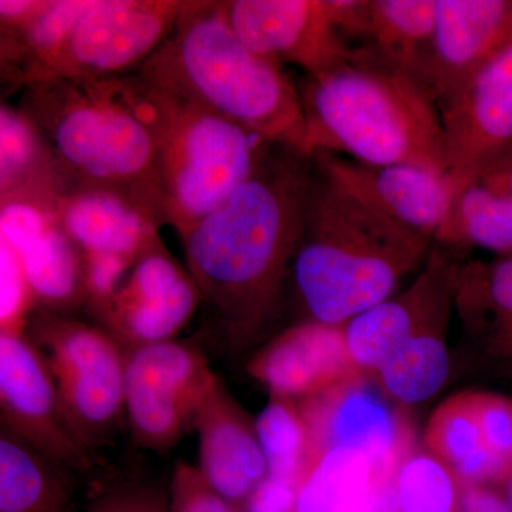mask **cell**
Returning a JSON list of instances; mask_svg holds the SVG:
<instances>
[{
    "label": "cell",
    "instance_id": "52a82bcc",
    "mask_svg": "<svg viewBox=\"0 0 512 512\" xmlns=\"http://www.w3.org/2000/svg\"><path fill=\"white\" fill-rule=\"evenodd\" d=\"M25 333L45 357L74 433L94 453L126 420L127 350L99 325L42 309Z\"/></svg>",
    "mask_w": 512,
    "mask_h": 512
},
{
    "label": "cell",
    "instance_id": "5bb4252c",
    "mask_svg": "<svg viewBox=\"0 0 512 512\" xmlns=\"http://www.w3.org/2000/svg\"><path fill=\"white\" fill-rule=\"evenodd\" d=\"M298 404L311 433L313 458L329 448H352L365 453L383 477L396 473L413 450L406 421L365 375Z\"/></svg>",
    "mask_w": 512,
    "mask_h": 512
},
{
    "label": "cell",
    "instance_id": "44dd1931",
    "mask_svg": "<svg viewBox=\"0 0 512 512\" xmlns=\"http://www.w3.org/2000/svg\"><path fill=\"white\" fill-rule=\"evenodd\" d=\"M333 6L349 42L360 40L359 49L421 83L436 30L437 0H333Z\"/></svg>",
    "mask_w": 512,
    "mask_h": 512
},
{
    "label": "cell",
    "instance_id": "484cf974",
    "mask_svg": "<svg viewBox=\"0 0 512 512\" xmlns=\"http://www.w3.org/2000/svg\"><path fill=\"white\" fill-rule=\"evenodd\" d=\"M424 440L431 456L458 481L466 485L500 481L485 446L473 392L444 400L431 414Z\"/></svg>",
    "mask_w": 512,
    "mask_h": 512
},
{
    "label": "cell",
    "instance_id": "ac0fdd59",
    "mask_svg": "<svg viewBox=\"0 0 512 512\" xmlns=\"http://www.w3.org/2000/svg\"><path fill=\"white\" fill-rule=\"evenodd\" d=\"M252 379L271 397L301 403L365 375L350 357L345 325L303 320L285 329L248 363Z\"/></svg>",
    "mask_w": 512,
    "mask_h": 512
},
{
    "label": "cell",
    "instance_id": "8d00e7d4",
    "mask_svg": "<svg viewBox=\"0 0 512 512\" xmlns=\"http://www.w3.org/2000/svg\"><path fill=\"white\" fill-rule=\"evenodd\" d=\"M458 508V512H512L505 498L483 485H466Z\"/></svg>",
    "mask_w": 512,
    "mask_h": 512
},
{
    "label": "cell",
    "instance_id": "8992f818",
    "mask_svg": "<svg viewBox=\"0 0 512 512\" xmlns=\"http://www.w3.org/2000/svg\"><path fill=\"white\" fill-rule=\"evenodd\" d=\"M124 82L156 138L161 220L181 237L248 180L272 143L136 73Z\"/></svg>",
    "mask_w": 512,
    "mask_h": 512
},
{
    "label": "cell",
    "instance_id": "8fae6325",
    "mask_svg": "<svg viewBox=\"0 0 512 512\" xmlns=\"http://www.w3.org/2000/svg\"><path fill=\"white\" fill-rule=\"evenodd\" d=\"M439 110L456 198L512 146V37Z\"/></svg>",
    "mask_w": 512,
    "mask_h": 512
},
{
    "label": "cell",
    "instance_id": "9c48e42d",
    "mask_svg": "<svg viewBox=\"0 0 512 512\" xmlns=\"http://www.w3.org/2000/svg\"><path fill=\"white\" fill-rule=\"evenodd\" d=\"M184 3L185 0H92L46 77L97 80L130 74L171 35Z\"/></svg>",
    "mask_w": 512,
    "mask_h": 512
},
{
    "label": "cell",
    "instance_id": "ba28073f",
    "mask_svg": "<svg viewBox=\"0 0 512 512\" xmlns=\"http://www.w3.org/2000/svg\"><path fill=\"white\" fill-rule=\"evenodd\" d=\"M217 379L204 353L188 343L127 350L126 421L134 441L153 451L173 447L195 429Z\"/></svg>",
    "mask_w": 512,
    "mask_h": 512
},
{
    "label": "cell",
    "instance_id": "6da1fadb",
    "mask_svg": "<svg viewBox=\"0 0 512 512\" xmlns=\"http://www.w3.org/2000/svg\"><path fill=\"white\" fill-rule=\"evenodd\" d=\"M312 171V157L272 144L248 180L180 237L202 299L234 339L258 335L281 309Z\"/></svg>",
    "mask_w": 512,
    "mask_h": 512
},
{
    "label": "cell",
    "instance_id": "5b68a950",
    "mask_svg": "<svg viewBox=\"0 0 512 512\" xmlns=\"http://www.w3.org/2000/svg\"><path fill=\"white\" fill-rule=\"evenodd\" d=\"M18 109L45 138L67 192L82 188L119 192L163 224L156 138L131 100L124 76L46 77L22 90Z\"/></svg>",
    "mask_w": 512,
    "mask_h": 512
},
{
    "label": "cell",
    "instance_id": "d6986e66",
    "mask_svg": "<svg viewBox=\"0 0 512 512\" xmlns=\"http://www.w3.org/2000/svg\"><path fill=\"white\" fill-rule=\"evenodd\" d=\"M512 37V0H437L421 83L437 106Z\"/></svg>",
    "mask_w": 512,
    "mask_h": 512
},
{
    "label": "cell",
    "instance_id": "9a60e30c",
    "mask_svg": "<svg viewBox=\"0 0 512 512\" xmlns=\"http://www.w3.org/2000/svg\"><path fill=\"white\" fill-rule=\"evenodd\" d=\"M313 163L339 187L386 220L436 242L454 191L447 174L410 164L372 165L316 151Z\"/></svg>",
    "mask_w": 512,
    "mask_h": 512
},
{
    "label": "cell",
    "instance_id": "7a4b0ae2",
    "mask_svg": "<svg viewBox=\"0 0 512 512\" xmlns=\"http://www.w3.org/2000/svg\"><path fill=\"white\" fill-rule=\"evenodd\" d=\"M433 245L367 208L313 163L291 272L305 320L346 325L423 269Z\"/></svg>",
    "mask_w": 512,
    "mask_h": 512
},
{
    "label": "cell",
    "instance_id": "d590c367",
    "mask_svg": "<svg viewBox=\"0 0 512 512\" xmlns=\"http://www.w3.org/2000/svg\"><path fill=\"white\" fill-rule=\"evenodd\" d=\"M89 512H165L157 495L134 484H120L97 498Z\"/></svg>",
    "mask_w": 512,
    "mask_h": 512
},
{
    "label": "cell",
    "instance_id": "836d02e7",
    "mask_svg": "<svg viewBox=\"0 0 512 512\" xmlns=\"http://www.w3.org/2000/svg\"><path fill=\"white\" fill-rule=\"evenodd\" d=\"M168 512H242L239 505L218 494L200 470L178 460L171 481Z\"/></svg>",
    "mask_w": 512,
    "mask_h": 512
},
{
    "label": "cell",
    "instance_id": "e575fe53",
    "mask_svg": "<svg viewBox=\"0 0 512 512\" xmlns=\"http://www.w3.org/2000/svg\"><path fill=\"white\" fill-rule=\"evenodd\" d=\"M299 487V481L266 476L242 505V512H296Z\"/></svg>",
    "mask_w": 512,
    "mask_h": 512
},
{
    "label": "cell",
    "instance_id": "1f68e13d",
    "mask_svg": "<svg viewBox=\"0 0 512 512\" xmlns=\"http://www.w3.org/2000/svg\"><path fill=\"white\" fill-rule=\"evenodd\" d=\"M485 446L500 481L512 477V399L501 394L473 392Z\"/></svg>",
    "mask_w": 512,
    "mask_h": 512
},
{
    "label": "cell",
    "instance_id": "f35d334b",
    "mask_svg": "<svg viewBox=\"0 0 512 512\" xmlns=\"http://www.w3.org/2000/svg\"><path fill=\"white\" fill-rule=\"evenodd\" d=\"M478 181L494 190L512 195V146L484 171Z\"/></svg>",
    "mask_w": 512,
    "mask_h": 512
},
{
    "label": "cell",
    "instance_id": "e0dca14e",
    "mask_svg": "<svg viewBox=\"0 0 512 512\" xmlns=\"http://www.w3.org/2000/svg\"><path fill=\"white\" fill-rule=\"evenodd\" d=\"M454 271L451 255L433 245L426 265L406 291L346 323V343L360 372L376 373L414 335L446 323L453 302Z\"/></svg>",
    "mask_w": 512,
    "mask_h": 512
},
{
    "label": "cell",
    "instance_id": "603a6c76",
    "mask_svg": "<svg viewBox=\"0 0 512 512\" xmlns=\"http://www.w3.org/2000/svg\"><path fill=\"white\" fill-rule=\"evenodd\" d=\"M67 192L52 151L18 109L0 106V198H55Z\"/></svg>",
    "mask_w": 512,
    "mask_h": 512
},
{
    "label": "cell",
    "instance_id": "74e56055",
    "mask_svg": "<svg viewBox=\"0 0 512 512\" xmlns=\"http://www.w3.org/2000/svg\"><path fill=\"white\" fill-rule=\"evenodd\" d=\"M47 0H2L0 2V32H10L26 25L45 8Z\"/></svg>",
    "mask_w": 512,
    "mask_h": 512
},
{
    "label": "cell",
    "instance_id": "3957f363",
    "mask_svg": "<svg viewBox=\"0 0 512 512\" xmlns=\"http://www.w3.org/2000/svg\"><path fill=\"white\" fill-rule=\"evenodd\" d=\"M134 73L268 143L312 157L298 86L284 67L241 42L222 2L185 0L171 35Z\"/></svg>",
    "mask_w": 512,
    "mask_h": 512
},
{
    "label": "cell",
    "instance_id": "4fadbf2b",
    "mask_svg": "<svg viewBox=\"0 0 512 512\" xmlns=\"http://www.w3.org/2000/svg\"><path fill=\"white\" fill-rule=\"evenodd\" d=\"M201 299L188 269L158 238L138 256L96 325L126 350L170 342L187 325Z\"/></svg>",
    "mask_w": 512,
    "mask_h": 512
},
{
    "label": "cell",
    "instance_id": "d6a6232c",
    "mask_svg": "<svg viewBox=\"0 0 512 512\" xmlns=\"http://www.w3.org/2000/svg\"><path fill=\"white\" fill-rule=\"evenodd\" d=\"M35 309L18 254L0 241V333H25Z\"/></svg>",
    "mask_w": 512,
    "mask_h": 512
},
{
    "label": "cell",
    "instance_id": "f546056e",
    "mask_svg": "<svg viewBox=\"0 0 512 512\" xmlns=\"http://www.w3.org/2000/svg\"><path fill=\"white\" fill-rule=\"evenodd\" d=\"M255 429L268 476L302 483L313 460V448L299 404L271 397V402L256 417Z\"/></svg>",
    "mask_w": 512,
    "mask_h": 512
},
{
    "label": "cell",
    "instance_id": "cb8c5ba5",
    "mask_svg": "<svg viewBox=\"0 0 512 512\" xmlns=\"http://www.w3.org/2000/svg\"><path fill=\"white\" fill-rule=\"evenodd\" d=\"M66 468L0 430V512H72Z\"/></svg>",
    "mask_w": 512,
    "mask_h": 512
},
{
    "label": "cell",
    "instance_id": "2e32d148",
    "mask_svg": "<svg viewBox=\"0 0 512 512\" xmlns=\"http://www.w3.org/2000/svg\"><path fill=\"white\" fill-rule=\"evenodd\" d=\"M0 241L18 254L36 309L70 315L84 308L83 254L60 227L49 202L3 198Z\"/></svg>",
    "mask_w": 512,
    "mask_h": 512
},
{
    "label": "cell",
    "instance_id": "83f0119b",
    "mask_svg": "<svg viewBox=\"0 0 512 512\" xmlns=\"http://www.w3.org/2000/svg\"><path fill=\"white\" fill-rule=\"evenodd\" d=\"M446 323L421 330L393 353L376 375L384 393L410 406L440 392L450 375V356L443 338Z\"/></svg>",
    "mask_w": 512,
    "mask_h": 512
},
{
    "label": "cell",
    "instance_id": "7402d4cb",
    "mask_svg": "<svg viewBox=\"0 0 512 512\" xmlns=\"http://www.w3.org/2000/svg\"><path fill=\"white\" fill-rule=\"evenodd\" d=\"M60 227L83 256H116L136 262L158 237L161 221L119 192L82 188L52 198Z\"/></svg>",
    "mask_w": 512,
    "mask_h": 512
},
{
    "label": "cell",
    "instance_id": "f1b7e54d",
    "mask_svg": "<svg viewBox=\"0 0 512 512\" xmlns=\"http://www.w3.org/2000/svg\"><path fill=\"white\" fill-rule=\"evenodd\" d=\"M453 302L473 326H490L495 343L512 349V258L458 266Z\"/></svg>",
    "mask_w": 512,
    "mask_h": 512
},
{
    "label": "cell",
    "instance_id": "d4e9b609",
    "mask_svg": "<svg viewBox=\"0 0 512 512\" xmlns=\"http://www.w3.org/2000/svg\"><path fill=\"white\" fill-rule=\"evenodd\" d=\"M375 464L352 448H329L313 458L299 487L296 512H370Z\"/></svg>",
    "mask_w": 512,
    "mask_h": 512
},
{
    "label": "cell",
    "instance_id": "4316f807",
    "mask_svg": "<svg viewBox=\"0 0 512 512\" xmlns=\"http://www.w3.org/2000/svg\"><path fill=\"white\" fill-rule=\"evenodd\" d=\"M434 244L483 248L512 258V195L474 181L454 198Z\"/></svg>",
    "mask_w": 512,
    "mask_h": 512
},
{
    "label": "cell",
    "instance_id": "4dcf8cb0",
    "mask_svg": "<svg viewBox=\"0 0 512 512\" xmlns=\"http://www.w3.org/2000/svg\"><path fill=\"white\" fill-rule=\"evenodd\" d=\"M456 480L436 457L410 451L396 477L400 512H453Z\"/></svg>",
    "mask_w": 512,
    "mask_h": 512
},
{
    "label": "cell",
    "instance_id": "ffe728a7",
    "mask_svg": "<svg viewBox=\"0 0 512 512\" xmlns=\"http://www.w3.org/2000/svg\"><path fill=\"white\" fill-rule=\"evenodd\" d=\"M200 437L198 470L208 484L242 507L268 476L255 420L217 379L195 421Z\"/></svg>",
    "mask_w": 512,
    "mask_h": 512
},
{
    "label": "cell",
    "instance_id": "277c9868",
    "mask_svg": "<svg viewBox=\"0 0 512 512\" xmlns=\"http://www.w3.org/2000/svg\"><path fill=\"white\" fill-rule=\"evenodd\" d=\"M298 90L312 156L326 151L448 173L440 110L429 90L366 50L330 72L305 74Z\"/></svg>",
    "mask_w": 512,
    "mask_h": 512
},
{
    "label": "cell",
    "instance_id": "7c38bea8",
    "mask_svg": "<svg viewBox=\"0 0 512 512\" xmlns=\"http://www.w3.org/2000/svg\"><path fill=\"white\" fill-rule=\"evenodd\" d=\"M2 427L69 471H89L93 453L64 414L45 357L26 333H0Z\"/></svg>",
    "mask_w": 512,
    "mask_h": 512
},
{
    "label": "cell",
    "instance_id": "30bf717a",
    "mask_svg": "<svg viewBox=\"0 0 512 512\" xmlns=\"http://www.w3.org/2000/svg\"><path fill=\"white\" fill-rule=\"evenodd\" d=\"M222 9L241 42L278 66L320 74L355 59L333 0H224Z\"/></svg>",
    "mask_w": 512,
    "mask_h": 512
},
{
    "label": "cell",
    "instance_id": "ab89813d",
    "mask_svg": "<svg viewBox=\"0 0 512 512\" xmlns=\"http://www.w3.org/2000/svg\"><path fill=\"white\" fill-rule=\"evenodd\" d=\"M505 488H507V497H505V500H507L512 510V477L510 480L505 481Z\"/></svg>",
    "mask_w": 512,
    "mask_h": 512
}]
</instances>
